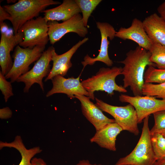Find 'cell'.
Listing matches in <instances>:
<instances>
[{"label":"cell","instance_id":"cell-6","mask_svg":"<svg viewBox=\"0 0 165 165\" xmlns=\"http://www.w3.org/2000/svg\"><path fill=\"white\" fill-rule=\"evenodd\" d=\"M95 105L102 111L107 112L114 118L123 130L129 131L136 135L139 131L138 127V117L136 110L130 104L124 106H113L97 98Z\"/></svg>","mask_w":165,"mask_h":165},{"label":"cell","instance_id":"cell-13","mask_svg":"<svg viewBox=\"0 0 165 165\" xmlns=\"http://www.w3.org/2000/svg\"><path fill=\"white\" fill-rule=\"evenodd\" d=\"M23 32H18L14 35H9L1 32L0 42V65L2 74L5 76L10 71L13 65L10 53L14 48L24 40Z\"/></svg>","mask_w":165,"mask_h":165},{"label":"cell","instance_id":"cell-24","mask_svg":"<svg viewBox=\"0 0 165 165\" xmlns=\"http://www.w3.org/2000/svg\"><path fill=\"white\" fill-rule=\"evenodd\" d=\"M152 145L156 161L165 159V137L156 133L151 135Z\"/></svg>","mask_w":165,"mask_h":165},{"label":"cell","instance_id":"cell-29","mask_svg":"<svg viewBox=\"0 0 165 165\" xmlns=\"http://www.w3.org/2000/svg\"><path fill=\"white\" fill-rule=\"evenodd\" d=\"M10 15L4 9L3 6H0V26L4 23V21L6 20H9Z\"/></svg>","mask_w":165,"mask_h":165},{"label":"cell","instance_id":"cell-22","mask_svg":"<svg viewBox=\"0 0 165 165\" xmlns=\"http://www.w3.org/2000/svg\"><path fill=\"white\" fill-rule=\"evenodd\" d=\"M145 83L165 82V69L156 68L152 65L148 66L144 75Z\"/></svg>","mask_w":165,"mask_h":165},{"label":"cell","instance_id":"cell-33","mask_svg":"<svg viewBox=\"0 0 165 165\" xmlns=\"http://www.w3.org/2000/svg\"><path fill=\"white\" fill-rule=\"evenodd\" d=\"M153 165H165V159L156 161Z\"/></svg>","mask_w":165,"mask_h":165},{"label":"cell","instance_id":"cell-17","mask_svg":"<svg viewBox=\"0 0 165 165\" xmlns=\"http://www.w3.org/2000/svg\"><path fill=\"white\" fill-rule=\"evenodd\" d=\"M116 123H109L99 130L96 131L94 135L90 139L91 143H95L101 148L115 151L116 141L117 135L123 131Z\"/></svg>","mask_w":165,"mask_h":165},{"label":"cell","instance_id":"cell-7","mask_svg":"<svg viewBox=\"0 0 165 165\" xmlns=\"http://www.w3.org/2000/svg\"><path fill=\"white\" fill-rule=\"evenodd\" d=\"M48 26L44 17L38 16L26 22L18 32H23L24 38L19 45L23 48H32L38 45H45L49 40Z\"/></svg>","mask_w":165,"mask_h":165},{"label":"cell","instance_id":"cell-23","mask_svg":"<svg viewBox=\"0 0 165 165\" xmlns=\"http://www.w3.org/2000/svg\"><path fill=\"white\" fill-rule=\"evenodd\" d=\"M82 13L84 25L86 27L88 20L91 13L101 2V0H75Z\"/></svg>","mask_w":165,"mask_h":165},{"label":"cell","instance_id":"cell-15","mask_svg":"<svg viewBox=\"0 0 165 165\" xmlns=\"http://www.w3.org/2000/svg\"><path fill=\"white\" fill-rule=\"evenodd\" d=\"M89 39L88 38H85L80 40L73 46L69 50L61 55L57 54L55 49L52 51V61L53 66L48 75L46 77L45 82L51 80L54 76L60 75L64 76L66 75L69 69L72 66L71 59L77 49Z\"/></svg>","mask_w":165,"mask_h":165},{"label":"cell","instance_id":"cell-32","mask_svg":"<svg viewBox=\"0 0 165 165\" xmlns=\"http://www.w3.org/2000/svg\"><path fill=\"white\" fill-rule=\"evenodd\" d=\"M75 165H102L101 164H93L91 163L88 160H81Z\"/></svg>","mask_w":165,"mask_h":165},{"label":"cell","instance_id":"cell-31","mask_svg":"<svg viewBox=\"0 0 165 165\" xmlns=\"http://www.w3.org/2000/svg\"><path fill=\"white\" fill-rule=\"evenodd\" d=\"M31 162L33 165H47L44 161L41 158H33L31 160Z\"/></svg>","mask_w":165,"mask_h":165},{"label":"cell","instance_id":"cell-25","mask_svg":"<svg viewBox=\"0 0 165 165\" xmlns=\"http://www.w3.org/2000/svg\"><path fill=\"white\" fill-rule=\"evenodd\" d=\"M142 94L145 96H153L165 100V82L158 84L144 83Z\"/></svg>","mask_w":165,"mask_h":165},{"label":"cell","instance_id":"cell-35","mask_svg":"<svg viewBox=\"0 0 165 165\" xmlns=\"http://www.w3.org/2000/svg\"><path fill=\"white\" fill-rule=\"evenodd\" d=\"M160 133L164 137H165V130L161 131Z\"/></svg>","mask_w":165,"mask_h":165},{"label":"cell","instance_id":"cell-21","mask_svg":"<svg viewBox=\"0 0 165 165\" xmlns=\"http://www.w3.org/2000/svg\"><path fill=\"white\" fill-rule=\"evenodd\" d=\"M150 60L158 69H165V46L153 43L150 50Z\"/></svg>","mask_w":165,"mask_h":165},{"label":"cell","instance_id":"cell-30","mask_svg":"<svg viewBox=\"0 0 165 165\" xmlns=\"http://www.w3.org/2000/svg\"><path fill=\"white\" fill-rule=\"evenodd\" d=\"M157 10L160 16L165 22V1L159 6Z\"/></svg>","mask_w":165,"mask_h":165},{"label":"cell","instance_id":"cell-18","mask_svg":"<svg viewBox=\"0 0 165 165\" xmlns=\"http://www.w3.org/2000/svg\"><path fill=\"white\" fill-rule=\"evenodd\" d=\"M41 12L44 13L43 17L47 22L60 20L64 22L81 11L75 0H64L59 6Z\"/></svg>","mask_w":165,"mask_h":165},{"label":"cell","instance_id":"cell-8","mask_svg":"<svg viewBox=\"0 0 165 165\" xmlns=\"http://www.w3.org/2000/svg\"><path fill=\"white\" fill-rule=\"evenodd\" d=\"M54 49L53 46L49 47L43 53L33 68L17 79V82L24 83L25 86L23 89L24 93L28 92L30 88L35 83L38 84L42 90L44 91L42 79L44 77H46L50 72V63L52 61V51Z\"/></svg>","mask_w":165,"mask_h":165},{"label":"cell","instance_id":"cell-28","mask_svg":"<svg viewBox=\"0 0 165 165\" xmlns=\"http://www.w3.org/2000/svg\"><path fill=\"white\" fill-rule=\"evenodd\" d=\"M12 114L11 110L6 107L0 109V118L2 119H6L11 118Z\"/></svg>","mask_w":165,"mask_h":165},{"label":"cell","instance_id":"cell-34","mask_svg":"<svg viewBox=\"0 0 165 165\" xmlns=\"http://www.w3.org/2000/svg\"><path fill=\"white\" fill-rule=\"evenodd\" d=\"M16 1V0H7L6 2L7 3H14Z\"/></svg>","mask_w":165,"mask_h":165},{"label":"cell","instance_id":"cell-10","mask_svg":"<svg viewBox=\"0 0 165 165\" xmlns=\"http://www.w3.org/2000/svg\"><path fill=\"white\" fill-rule=\"evenodd\" d=\"M48 24L49 41L52 45L67 33L74 32L84 37L88 32L87 28L85 26L82 16L80 13L61 23H59L57 21H49Z\"/></svg>","mask_w":165,"mask_h":165},{"label":"cell","instance_id":"cell-20","mask_svg":"<svg viewBox=\"0 0 165 165\" xmlns=\"http://www.w3.org/2000/svg\"><path fill=\"white\" fill-rule=\"evenodd\" d=\"M4 147L14 148L19 152L21 155V159L18 165H33L31 160L33 157L42 151L38 146L30 149L27 148L21 137L19 135L16 136L13 141L10 142L1 141L0 149Z\"/></svg>","mask_w":165,"mask_h":165},{"label":"cell","instance_id":"cell-2","mask_svg":"<svg viewBox=\"0 0 165 165\" xmlns=\"http://www.w3.org/2000/svg\"><path fill=\"white\" fill-rule=\"evenodd\" d=\"M61 4L53 0H19L11 5L3 6L10 15L14 34L26 22L38 16L48 6Z\"/></svg>","mask_w":165,"mask_h":165},{"label":"cell","instance_id":"cell-16","mask_svg":"<svg viewBox=\"0 0 165 165\" xmlns=\"http://www.w3.org/2000/svg\"><path fill=\"white\" fill-rule=\"evenodd\" d=\"M75 98L80 101L83 115L94 126L96 131L109 123L115 122L114 119H109L105 116L89 97L79 95L75 96Z\"/></svg>","mask_w":165,"mask_h":165},{"label":"cell","instance_id":"cell-27","mask_svg":"<svg viewBox=\"0 0 165 165\" xmlns=\"http://www.w3.org/2000/svg\"><path fill=\"white\" fill-rule=\"evenodd\" d=\"M0 90L5 102H7L9 99L13 95L11 82L7 81L5 76L0 71Z\"/></svg>","mask_w":165,"mask_h":165},{"label":"cell","instance_id":"cell-12","mask_svg":"<svg viewBox=\"0 0 165 165\" xmlns=\"http://www.w3.org/2000/svg\"><path fill=\"white\" fill-rule=\"evenodd\" d=\"M79 79L80 76L76 78L73 77L66 78L60 75L55 76L51 80L53 86L47 92L46 97H48L56 93H63L70 98L79 95L89 97V93L83 86Z\"/></svg>","mask_w":165,"mask_h":165},{"label":"cell","instance_id":"cell-11","mask_svg":"<svg viewBox=\"0 0 165 165\" xmlns=\"http://www.w3.org/2000/svg\"><path fill=\"white\" fill-rule=\"evenodd\" d=\"M97 28L99 30L101 37V41L99 53L97 57L92 58L87 54L84 57V61L81 62L84 68L86 65H93L96 61L102 62L107 66H112L113 62L108 56V48L109 42L108 40V37L110 40H113L115 37L116 31L111 25L106 22L96 23Z\"/></svg>","mask_w":165,"mask_h":165},{"label":"cell","instance_id":"cell-9","mask_svg":"<svg viewBox=\"0 0 165 165\" xmlns=\"http://www.w3.org/2000/svg\"><path fill=\"white\" fill-rule=\"evenodd\" d=\"M119 99L121 102L128 103L134 107L137 113L138 123H142L151 114L165 110V100L153 96H131L121 94L119 96Z\"/></svg>","mask_w":165,"mask_h":165},{"label":"cell","instance_id":"cell-3","mask_svg":"<svg viewBox=\"0 0 165 165\" xmlns=\"http://www.w3.org/2000/svg\"><path fill=\"white\" fill-rule=\"evenodd\" d=\"M122 68L113 67L111 68L102 67L94 75L82 81L84 88L89 93V97L94 100V92L96 91H104L112 96L114 91L126 93V89L118 85L115 79L117 76L122 75Z\"/></svg>","mask_w":165,"mask_h":165},{"label":"cell","instance_id":"cell-26","mask_svg":"<svg viewBox=\"0 0 165 165\" xmlns=\"http://www.w3.org/2000/svg\"><path fill=\"white\" fill-rule=\"evenodd\" d=\"M153 114L155 123L150 130L151 135L156 133H160L165 130V110L156 112Z\"/></svg>","mask_w":165,"mask_h":165},{"label":"cell","instance_id":"cell-4","mask_svg":"<svg viewBox=\"0 0 165 165\" xmlns=\"http://www.w3.org/2000/svg\"><path fill=\"white\" fill-rule=\"evenodd\" d=\"M149 118L148 116L143 121L142 133L134 150L120 158L114 165H153L156 161L151 142Z\"/></svg>","mask_w":165,"mask_h":165},{"label":"cell","instance_id":"cell-19","mask_svg":"<svg viewBox=\"0 0 165 165\" xmlns=\"http://www.w3.org/2000/svg\"><path fill=\"white\" fill-rule=\"evenodd\" d=\"M145 30L153 43L165 46V22L154 13L146 17L142 21Z\"/></svg>","mask_w":165,"mask_h":165},{"label":"cell","instance_id":"cell-5","mask_svg":"<svg viewBox=\"0 0 165 165\" xmlns=\"http://www.w3.org/2000/svg\"><path fill=\"white\" fill-rule=\"evenodd\" d=\"M46 46H37L32 48H22L19 45L16 46L13 54L14 59L13 66L5 76L6 79H10V82L16 81L17 79L28 72L29 66L37 61L44 52Z\"/></svg>","mask_w":165,"mask_h":165},{"label":"cell","instance_id":"cell-14","mask_svg":"<svg viewBox=\"0 0 165 165\" xmlns=\"http://www.w3.org/2000/svg\"><path fill=\"white\" fill-rule=\"evenodd\" d=\"M115 37L124 40L133 41L138 44V46L148 51L153 43L145 30L142 21L137 18L133 20L129 27L120 28L116 32Z\"/></svg>","mask_w":165,"mask_h":165},{"label":"cell","instance_id":"cell-1","mask_svg":"<svg viewBox=\"0 0 165 165\" xmlns=\"http://www.w3.org/2000/svg\"><path fill=\"white\" fill-rule=\"evenodd\" d=\"M151 53L146 49L137 46L126 53L125 59L119 62L124 64L122 75L123 76V87H130L134 96H142L144 84V75L147 66L155 67L151 62Z\"/></svg>","mask_w":165,"mask_h":165}]
</instances>
